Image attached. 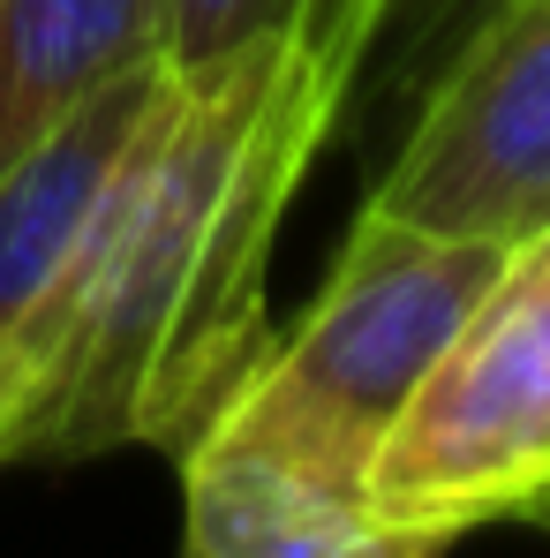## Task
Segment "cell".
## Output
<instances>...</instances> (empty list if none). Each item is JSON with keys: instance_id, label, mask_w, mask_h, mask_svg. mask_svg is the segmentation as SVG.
<instances>
[{"instance_id": "obj_1", "label": "cell", "mask_w": 550, "mask_h": 558, "mask_svg": "<svg viewBox=\"0 0 550 558\" xmlns=\"http://www.w3.org/2000/svg\"><path fill=\"white\" fill-rule=\"evenodd\" d=\"M400 0H309L196 69H167L69 302V355L30 461H182L265 355V279L317 151L377 69Z\"/></svg>"}, {"instance_id": "obj_7", "label": "cell", "mask_w": 550, "mask_h": 558, "mask_svg": "<svg viewBox=\"0 0 550 558\" xmlns=\"http://www.w3.org/2000/svg\"><path fill=\"white\" fill-rule=\"evenodd\" d=\"M136 69H167L159 0H0V174Z\"/></svg>"}, {"instance_id": "obj_11", "label": "cell", "mask_w": 550, "mask_h": 558, "mask_svg": "<svg viewBox=\"0 0 550 558\" xmlns=\"http://www.w3.org/2000/svg\"><path fill=\"white\" fill-rule=\"evenodd\" d=\"M182 558H188V551H182Z\"/></svg>"}, {"instance_id": "obj_5", "label": "cell", "mask_w": 550, "mask_h": 558, "mask_svg": "<svg viewBox=\"0 0 550 558\" xmlns=\"http://www.w3.org/2000/svg\"><path fill=\"white\" fill-rule=\"evenodd\" d=\"M159 92H167V69L121 76L113 92L76 106L46 144H30L0 174V371L30 385L38 408H53L84 250H91L98 211L121 182Z\"/></svg>"}, {"instance_id": "obj_2", "label": "cell", "mask_w": 550, "mask_h": 558, "mask_svg": "<svg viewBox=\"0 0 550 558\" xmlns=\"http://www.w3.org/2000/svg\"><path fill=\"white\" fill-rule=\"evenodd\" d=\"M498 265L505 250L490 242L430 234L363 204L317 302L294 317V332L265 340V355L242 371L227 408L204 423V438L363 490L377 446L453 348L467 310L490 294Z\"/></svg>"}, {"instance_id": "obj_3", "label": "cell", "mask_w": 550, "mask_h": 558, "mask_svg": "<svg viewBox=\"0 0 550 558\" xmlns=\"http://www.w3.org/2000/svg\"><path fill=\"white\" fill-rule=\"evenodd\" d=\"M363 490L377 521L438 544L498 521L550 529V234L505 250Z\"/></svg>"}, {"instance_id": "obj_6", "label": "cell", "mask_w": 550, "mask_h": 558, "mask_svg": "<svg viewBox=\"0 0 550 558\" xmlns=\"http://www.w3.org/2000/svg\"><path fill=\"white\" fill-rule=\"evenodd\" d=\"M174 468L188 558H453L438 536L377 521L363 490L317 483L227 438H196Z\"/></svg>"}, {"instance_id": "obj_8", "label": "cell", "mask_w": 550, "mask_h": 558, "mask_svg": "<svg viewBox=\"0 0 550 558\" xmlns=\"http://www.w3.org/2000/svg\"><path fill=\"white\" fill-rule=\"evenodd\" d=\"M309 0H159V23H167V69H196L257 31L294 23Z\"/></svg>"}, {"instance_id": "obj_9", "label": "cell", "mask_w": 550, "mask_h": 558, "mask_svg": "<svg viewBox=\"0 0 550 558\" xmlns=\"http://www.w3.org/2000/svg\"><path fill=\"white\" fill-rule=\"evenodd\" d=\"M475 8H482V0H400V8H392V23H400V46H392V84L423 76L430 46H445L460 23L475 15Z\"/></svg>"}, {"instance_id": "obj_4", "label": "cell", "mask_w": 550, "mask_h": 558, "mask_svg": "<svg viewBox=\"0 0 550 558\" xmlns=\"http://www.w3.org/2000/svg\"><path fill=\"white\" fill-rule=\"evenodd\" d=\"M363 204L490 250L550 234V0H482L438 46V76Z\"/></svg>"}, {"instance_id": "obj_10", "label": "cell", "mask_w": 550, "mask_h": 558, "mask_svg": "<svg viewBox=\"0 0 550 558\" xmlns=\"http://www.w3.org/2000/svg\"><path fill=\"white\" fill-rule=\"evenodd\" d=\"M30 430H38V415H30V400L0 385V468L30 461Z\"/></svg>"}]
</instances>
